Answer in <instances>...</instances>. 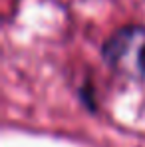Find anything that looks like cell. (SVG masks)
I'll use <instances>...</instances> for the list:
<instances>
[{
	"mask_svg": "<svg viewBox=\"0 0 145 147\" xmlns=\"http://www.w3.org/2000/svg\"><path fill=\"white\" fill-rule=\"evenodd\" d=\"M101 58L115 76L145 82V26L125 24L111 32L101 46Z\"/></svg>",
	"mask_w": 145,
	"mask_h": 147,
	"instance_id": "1",
	"label": "cell"
}]
</instances>
